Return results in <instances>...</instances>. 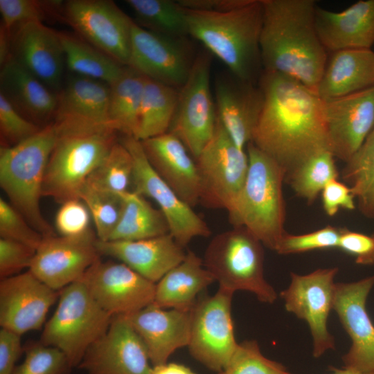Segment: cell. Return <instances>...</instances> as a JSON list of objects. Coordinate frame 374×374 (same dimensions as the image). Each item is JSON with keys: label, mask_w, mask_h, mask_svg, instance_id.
<instances>
[{"label": "cell", "mask_w": 374, "mask_h": 374, "mask_svg": "<svg viewBox=\"0 0 374 374\" xmlns=\"http://www.w3.org/2000/svg\"><path fill=\"white\" fill-rule=\"evenodd\" d=\"M217 374H291L281 364L265 357L254 340L238 346L226 366Z\"/></svg>", "instance_id": "cell-42"}, {"label": "cell", "mask_w": 374, "mask_h": 374, "mask_svg": "<svg viewBox=\"0 0 374 374\" xmlns=\"http://www.w3.org/2000/svg\"><path fill=\"white\" fill-rule=\"evenodd\" d=\"M83 278L96 302L113 317L130 314L154 302L156 283L121 262L99 260Z\"/></svg>", "instance_id": "cell-17"}, {"label": "cell", "mask_w": 374, "mask_h": 374, "mask_svg": "<svg viewBox=\"0 0 374 374\" xmlns=\"http://www.w3.org/2000/svg\"><path fill=\"white\" fill-rule=\"evenodd\" d=\"M344 228L328 225L317 231L300 235L286 233L275 251L279 254L299 253L317 249L338 248Z\"/></svg>", "instance_id": "cell-44"}, {"label": "cell", "mask_w": 374, "mask_h": 374, "mask_svg": "<svg viewBox=\"0 0 374 374\" xmlns=\"http://www.w3.org/2000/svg\"><path fill=\"white\" fill-rule=\"evenodd\" d=\"M345 163L342 179L357 199L361 213L374 220V129Z\"/></svg>", "instance_id": "cell-36"}, {"label": "cell", "mask_w": 374, "mask_h": 374, "mask_svg": "<svg viewBox=\"0 0 374 374\" xmlns=\"http://www.w3.org/2000/svg\"><path fill=\"white\" fill-rule=\"evenodd\" d=\"M319 38L330 53L345 49H371L374 44V0H360L340 12L317 7Z\"/></svg>", "instance_id": "cell-27"}, {"label": "cell", "mask_w": 374, "mask_h": 374, "mask_svg": "<svg viewBox=\"0 0 374 374\" xmlns=\"http://www.w3.org/2000/svg\"><path fill=\"white\" fill-rule=\"evenodd\" d=\"M147 350L125 315L112 318L106 332L93 344L78 368L87 374H150Z\"/></svg>", "instance_id": "cell-19"}, {"label": "cell", "mask_w": 374, "mask_h": 374, "mask_svg": "<svg viewBox=\"0 0 374 374\" xmlns=\"http://www.w3.org/2000/svg\"><path fill=\"white\" fill-rule=\"evenodd\" d=\"M42 127L19 114L0 93V132L6 146L15 145L34 135Z\"/></svg>", "instance_id": "cell-46"}, {"label": "cell", "mask_w": 374, "mask_h": 374, "mask_svg": "<svg viewBox=\"0 0 374 374\" xmlns=\"http://www.w3.org/2000/svg\"><path fill=\"white\" fill-rule=\"evenodd\" d=\"M338 249L353 256L357 264L374 265V235H366L344 228Z\"/></svg>", "instance_id": "cell-49"}, {"label": "cell", "mask_w": 374, "mask_h": 374, "mask_svg": "<svg viewBox=\"0 0 374 374\" xmlns=\"http://www.w3.org/2000/svg\"><path fill=\"white\" fill-rule=\"evenodd\" d=\"M249 170L244 186L227 211L233 226H243L276 251L283 235L285 170L251 142L247 146Z\"/></svg>", "instance_id": "cell-5"}, {"label": "cell", "mask_w": 374, "mask_h": 374, "mask_svg": "<svg viewBox=\"0 0 374 374\" xmlns=\"http://www.w3.org/2000/svg\"><path fill=\"white\" fill-rule=\"evenodd\" d=\"M23 352L21 335L12 330H0V374H12Z\"/></svg>", "instance_id": "cell-51"}, {"label": "cell", "mask_w": 374, "mask_h": 374, "mask_svg": "<svg viewBox=\"0 0 374 374\" xmlns=\"http://www.w3.org/2000/svg\"><path fill=\"white\" fill-rule=\"evenodd\" d=\"M321 193L323 210L330 217L335 215L340 209L355 208V197L350 188L337 179L328 182Z\"/></svg>", "instance_id": "cell-50"}, {"label": "cell", "mask_w": 374, "mask_h": 374, "mask_svg": "<svg viewBox=\"0 0 374 374\" xmlns=\"http://www.w3.org/2000/svg\"><path fill=\"white\" fill-rule=\"evenodd\" d=\"M214 281L203 259L188 251L184 259L156 283L153 304L165 309L190 311L200 294Z\"/></svg>", "instance_id": "cell-30"}, {"label": "cell", "mask_w": 374, "mask_h": 374, "mask_svg": "<svg viewBox=\"0 0 374 374\" xmlns=\"http://www.w3.org/2000/svg\"><path fill=\"white\" fill-rule=\"evenodd\" d=\"M71 368L61 350L39 341L28 345L24 361L12 374H68Z\"/></svg>", "instance_id": "cell-43"}, {"label": "cell", "mask_w": 374, "mask_h": 374, "mask_svg": "<svg viewBox=\"0 0 374 374\" xmlns=\"http://www.w3.org/2000/svg\"><path fill=\"white\" fill-rule=\"evenodd\" d=\"M211 54L195 58L189 76L179 89L175 114L169 132L176 135L195 159L212 139L217 112L211 89Z\"/></svg>", "instance_id": "cell-11"}, {"label": "cell", "mask_w": 374, "mask_h": 374, "mask_svg": "<svg viewBox=\"0 0 374 374\" xmlns=\"http://www.w3.org/2000/svg\"><path fill=\"white\" fill-rule=\"evenodd\" d=\"M249 0H178L179 4L186 9L206 11L226 12L247 4Z\"/></svg>", "instance_id": "cell-52"}, {"label": "cell", "mask_w": 374, "mask_h": 374, "mask_svg": "<svg viewBox=\"0 0 374 374\" xmlns=\"http://www.w3.org/2000/svg\"><path fill=\"white\" fill-rule=\"evenodd\" d=\"M184 9L189 35L220 59L235 77L254 83L259 80L262 72L261 0H249L226 12Z\"/></svg>", "instance_id": "cell-3"}, {"label": "cell", "mask_w": 374, "mask_h": 374, "mask_svg": "<svg viewBox=\"0 0 374 374\" xmlns=\"http://www.w3.org/2000/svg\"><path fill=\"white\" fill-rule=\"evenodd\" d=\"M190 311L165 309L152 303L125 315L143 341L152 366L167 363L175 351L188 346Z\"/></svg>", "instance_id": "cell-24"}, {"label": "cell", "mask_w": 374, "mask_h": 374, "mask_svg": "<svg viewBox=\"0 0 374 374\" xmlns=\"http://www.w3.org/2000/svg\"><path fill=\"white\" fill-rule=\"evenodd\" d=\"M179 89L145 77L136 139L143 141L169 132Z\"/></svg>", "instance_id": "cell-34"}, {"label": "cell", "mask_w": 374, "mask_h": 374, "mask_svg": "<svg viewBox=\"0 0 374 374\" xmlns=\"http://www.w3.org/2000/svg\"><path fill=\"white\" fill-rule=\"evenodd\" d=\"M374 275L350 283H335L332 310L350 336L352 345L342 357L344 368L374 374V325L367 312Z\"/></svg>", "instance_id": "cell-18"}, {"label": "cell", "mask_w": 374, "mask_h": 374, "mask_svg": "<svg viewBox=\"0 0 374 374\" xmlns=\"http://www.w3.org/2000/svg\"><path fill=\"white\" fill-rule=\"evenodd\" d=\"M36 249L21 242L0 238V277L6 278L29 269Z\"/></svg>", "instance_id": "cell-48"}, {"label": "cell", "mask_w": 374, "mask_h": 374, "mask_svg": "<svg viewBox=\"0 0 374 374\" xmlns=\"http://www.w3.org/2000/svg\"><path fill=\"white\" fill-rule=\"evenodd\" d=\"M182 39L149 30L134 22L128 66L148 78L180 89L195 60Z\"/></svg>", "instance_id": "cell-16"}, {"label": "cell", "mask_w": 374, "mask_h": 374, "mask_svg": "<svg viewBox=\"0 0 374 374\" xmlns=\"http://www.w3.org/2000/svg\"><path fill=\"white\" fill-rule=\"evenodd\" d=\"M200 181V201L213 209L231 206L245 182L249 159L217 117L212 139L195 159Z\"/></svg>", "instance_id": "cell-9"}, {"label": "cell", "mask_w": 374, "mask_h": 374, "mask_svg": "<svg viewBox=\"0 0 374 374\" xmlns=\"http://www.w3.org/2000/svg\"><path fill=\"white\" fill-rule=\"evenodd\" d=\"M145 77L126 66L109 86V118L118 132L136 139Z\"/></svg>", "instance_id": "cell-32"}, {"label": "cell", "mask_w": 374, "mask_h": 374, "mask_svg": "<svg viewBox=\"0 0 374 374\" xmlns=\"http://www.w3.org/2000/svg\"><path fill=\"white\" fill-rule=\"evenodd\" d=\"M0 238L15 240L37 249L44 237L10 203L1 197Z\"/></svg>", "instance_id": "cell-45"}, {"label": "cell", "mask_w": 374, "mask_h": 374, "mask_svg": "<svg viewBox=\"0 0 374 374\" xmlns=\"http://www.w3.org/2000/svg\"><path fill=\"white\" fill-rule=\"evenodd\" d=\"M125 3L143 28L173 37L188 35L185 11L177 1L126 0Z\"/></svg>", "instance_id": "cell-37"}, {"label": "cell", "mask_w": 374, "mask_h": 374, "mask_svg": "<svg viewBox=\"0 0 374 374\" xmlns=\"http://www.w3.org/2000/svg\"><path fill=\"white\" fill-rule=\"evenodd\" d=\"M15 29L12 33V56L58 93L64 84L65 64L59 32L40 21L28 22Z\"/></svg>", "instance_id": "cell-22"}, {"label": "cell", "mask_w": 374, "mask_h": 374, "mask_svg": "<svg viewBox=\"0 0 374 374\" xmlns=\"http://www.w3.org/2000/svg\"><path fill=\"white\" fill-rule=\"evenodd\" d=\"M65 64L75 75L102 81L110 85L122 73L125 66L93 47L82 38L59 32Z\"/></svg>", "instance_id": "cell-35"}, {"label": "cell", "mask_w": 374, "mask_h": 374, "mask_svg": "<svg viewBox=\"0 0 374 374\" xmlns=\"http://www.w3.org/2000/svg\"><path fill=\"white\" fill-rule=\"evenodd\" d=\"M91 215L80 199H71L61 204L56 216L55 227L63 236H78L87 233Z\"/></svg>", "instance_id": "cell-47"}, {"label": "cell", "mask_w": 374, "mask_h": 374, "mask_svg": "<svg viewBox=\"0 0 374 374\" xmlns=\"http://www.w3.org/2000/svg\"><path fill=\"white\" fill-rule=\"evenodd\" d=\"M332 374H373V373H366L357 371L355 370L344 368L343 369H337L334 368V372Z\"/></svg>", "instance_id": "cell-54"}, {"label": "cell", "mask_w": 374, "mask_h": 374, "mask_svg": "<svg viewBox=\"0 0 374 374\" xmlns=\"http://www.w3.org/2000/svg\"><path fill=\"white\" fill-rule=\"evenodd\" d=\"M109 93L107 83L73 74L57 93L53 119H72L113 127L109 118Z\"/></svg>", "instance_id": "cell-31"}, {"label": "cell", "mask_w": 374, "mask_h": 374, "mask_svg": "<svg viewBox=\"0 0 374 374\" xmlns=\"http://www.w3.org/2000/svg\"><path fill=\"white\" fill-rule=\"evenodd\" d=\"M57 136V127L52 121L28 139L0 148L1 188L10 203L44 237L56 235L42 215L39 203Z\"/></svg>", "instance_id": "cell-6"}, {"label": "cell", "mask_w": 374, "mask_h": 374, "mask_svg": "<svg viewBox=\"0 0 374 374\" xmlns=\"http://www.w3.org/2000/svg\"><path fill=\"white\" fill-rule=\"evenodd\" d=\"M334 159L330 151H323L288 174L285 181L298 197L312 204L326 184L339 177Z\"/></svg>", "instance_id": "cell-38"}, {"label": "cell", "mask_w": 374, "mask_h": 374, "mask_svg": "<svg viewBox=\"0 0 374 374\" xmlns=\"http://www.w3.org/2000/svg\"><path fill=\"white\" fill-rule=\"evenodd\" d=\"M323 102L330 152L346 163L374 129V86Z\"/></svg>", "instance_id": "cell-21"}, {"label": "cell", "mask_w": 374, "mask_h": 374, "mask_svg": "<svg viewBox=\"0 0 374 374\" xmlns=\"http://www.w3.org/2000/svg\"><path fill=\"white\" fill-rule=\"evenodd\" d=\"M96 246L100 255L117 259L154 283L186 254L170 233L132 241L98 240Z\"/></svg>", "instance_id": "cell-26"}, {"label": "cell", "mask_w": 374, "mask_h": 374, "mask_svg": "<svg viewBox=\"0 0 374 374\" xmlns=\"http://www.w3.org/2000/svg\"><path fill=\"white\" fill-rule=\"evenodd\" d=\"M145 154L159 176L191 207L200 201L197 164L182 141L168 132L141 141Z\"/></svg>", "instance_id": "cell-25"}, {"label": "cell", "mask_w": 374, "mask_h": 374, "mask_svg": "<svg viewBox=\"0 0 374 374\" xmlns=\"http://www.w3.org/2000/svg\"><path fill=\"white\" fill-rule=\"evenodd\" d=\"M261 242L243 226L216 235L208 244L204 265L219 283L233 293L248 291L265 303L277 299L274 287L264 276V251Z\"/></svg>", "instance_id": "cell-8"}, {"label": "cell", "mask_w": 374, "mask_h": 374, "mask_svg": "<svg viewBox=\"0 0 374 374\" xmlns=\"http://www.w3.org/2000/svg\"><path fill=\"white\" fill-rule=\"evenodd\" d=\"M150 374H196L189 367L178 363L171 362L152 366Z\"/></svg>", "instance_id": "cell-53"}, {"label": "cell", "mask_w": 374, "mask_h": 374, "mask_svg": "<svg viewBox=\"0 0 374 374\" xmlns=\"http://www.w3.org/2000/svg\"><path fill=\"white\" fill-rule=\"evenodd\" d=\"M0 93L19 114L39 127L53 121L57 93L12 56L1 66Z\"/></svg>", "instance_id": "cell-28"}, {"label": "cell", "mask_w": 374, "mask_h": 374, "mask_svg": "<svg viewBox=\"0 0 374 374\" xmlns=\"http://www.w3.org/2000/svg\"><path fill=\"white\" fill-rule=\"evenodd\" d=\"M57 136L50 155L43 196L61 204L79 199L88 179L119 140L110 125L55 118Z\"/></svg>", "instance_id": "cell-4"}, {"label": "cell", "mask_w": 374, "mask_h": 374, "mask_svg": "<svg viewBox=\"0 0 374 374\" xmlns=\"http://www.w3.org/2000/svg\"><path fill=\"white\" fill-rule=\"evenodd\" d=\"M59 294L29 270L1 279V328L20 335L40 330Z\"/></svg>", "instance_id": "cell-20"}, {"label": "cell", "mask_w": 374, "mask_h": 374, "mask_svg": "<svg viewBox=\"0 0 374 374\" xmlns=\"http://www.w3.org/2000/svg\"><path fill=\"white\" fill-rule=\"evenodd\" d=\"M337 272V267L318 269L305 275L291 272L289 287L280 292L286 310L308 323L315 357L335 348L327 322L333 306Z\"/></svg>", "instance_id": "cell-14"}, {"label": "cell", "mask_w": 374, "mask_h": 374, "mask_svg": "<svg viewBox=\"0 0 374 374\" xmlns=\"http://www.w3.org/2000/svg\"><path fill=\"white\" fill-rule=\"evenodd\" d=\"M374 86V51L345 49L332 52L317 87L323 100L348 96Z\"/></svg>", "instance_id": "cell-29"}, {"label": "cell", "mask_w": 374, "mask_h": 374, "mask_svg": "<svg viewBox=\"0 0 374 374\" xmlns=\"http://www.w3.org/2000/svg\"><path fill=\"white\" fill-rule=\"evenodd\" d=\"M96 233L44 237L28 270L55 291L81 278L100 260Z\"/></svg>", "instance_id": "cell-15"}, {"label": "cell", "mask_w": 374, "mask_h": 374, "mask_svg": "<svg viewBox=\"0 0 374 374\" xmlns=\"http://www.w3.org/2000/svg\"><path fill=\"white\" fill-rule=\"evenodd\" d=\"M214 88L217 117L234 143L244 149L252 141L264 105L263 93L258 84L231 73L219 75Z\"/></svg>", "instance_id": "cell-23"}, {"label": "cell", "mask_w": 374, "mask_h": 374, "mask_svg": "<svg viewBox=\"0 0 374 374\" xmlns=\"http://www.w3.org/2000/svg\"><path fill=\"white\" fill-rule=\"evenodd\" d=\"M131 153L134 161L132 191L152 198L163 214L169 233L184 248L196 237H208L206 222L184 202L159 176L148 161L141 141L130 136L119 139Z\"/></svg>", "instance_id": "cell-13"}, {"label": "cell", "mask_w": 374, "mask_h": 374, "mask_svg": "<svg viewBox=\"0 0 374 374\" xmlns=\"http://www.w3.org/2000/svg\"><path fill=\"white\" fill-rule=\"evenodd\" d=\"M79 199L89 211L98 240H108L122 213L123 194L111 193L87 183Z\"/></svg>", "instance_id": "cell-40"}, {"label": "cell", "mask_w": 374, "mask_h": 374, "mask_svg": "<svg viewBox=\"0 0 374 374\" xmlns=\"http://www.w3.org/2000/svg\"><path fill=\"white\" fill-rule=\"evenodd\" d=\"M167 233L169 227L162 212L131 190L123 194L122 213L108 240H139Z\"/></svg>", "instance_id": "cell-33"}, {"label": "cell", "mask_w": 374, "mask_h": 374, "mask_svg": "<svg viewBox=\"0 0 374 374\" xmlns=\"http://www.w3.org/2000/svg\"><path fill=\"white\" fill-rule=\"evenodd\" d=\"M262 71L293 78L316 92L327 60L315 26L314 0H261Z\"/></svg>", "instance_id": "cell-2"}, {"label": "cell", "mask_w": 374, "mask_h": 374, "mask_svg": "<svg viewBox=\"0 0 374 374\" xmlns=\"http://www.w3.org/2000/svg\"><path fill=\"white\" fill-rule=\"evenodd\" d=\"M114 317L91 295L83 276L60 291L58 303L39 342L61 350L72 368L107 330Z\"/></svg>", "instance_id": "cell-7"}, {"label": "cell", "mask_w": 374, "mask_h": 374, "mask_svg": "<svg viewBox=\"0 0 374 374\" xmlns=\"http://www.w3.org/2000/svg\"><path fill=\"white\" fill-rule=\"evenodd\" d=\"M61 17L83 40L128 66L134 21L109 0H70Z\"/></svg>", "instance_id": "cell-12"}, {"label": "cell", "mask_w": 374, "mask_h": 374, "mask_svg": "<svg viewBox=\"0 0 374 374\" xmlns=\"http://www.w3.org/2000/svg\"><path fill=\"white\" fill-rule=\"evenodd\" d=\"M264 105L251 143L285 170V177L313 156L329 150L323 102L301 82L262 71Z\"/></svg>", "instance_id": "cell-1"}, {"label": "cell", "mask_w": 374, "mask_h": 374, "mask_svg": "<svg viewBox=\"0 0 374 374\" xmlns=\"http://www.w3.org/2000/svg\"><path fill=\"white\" fill-rule=\"evenodd\" d=\"M233 295L219 287L213 296L201 294L190 311L189 353L217 373L226 366L238 346L231 316Z\"/></svg>", "instance_id": "cell-10"}, {"label": "cell", "mask_w": 374, "mask_h": 374, "mask_svg": "<svg viewBox=\"0 0 374 374\" xmlns=\"http://www.w3.org/2000/svg\"><path fill=\"white\" fill-rule=\"evenodd\" d=\"M133 172L132 156L118 140L87 183L111 193L123 195L131 191L129 187L132 186Z\"/></svg>", "instance_id": "cell-39"}, {"label": "cell", "mask_w": 374, "mask_h": 374, "mask_svg": "<svg viewBox=\"0 0 374 374\" xmlns=\"http://www.w3.org/2000/svg\"><path fill=\"white\" fill-rule=\"evenodd\" d=\"M63 4L61 1L0 0L1 28L12 33L21 24L61 17Z\"/></svg>", "instance_id": "cell-41"}]
</instances>
